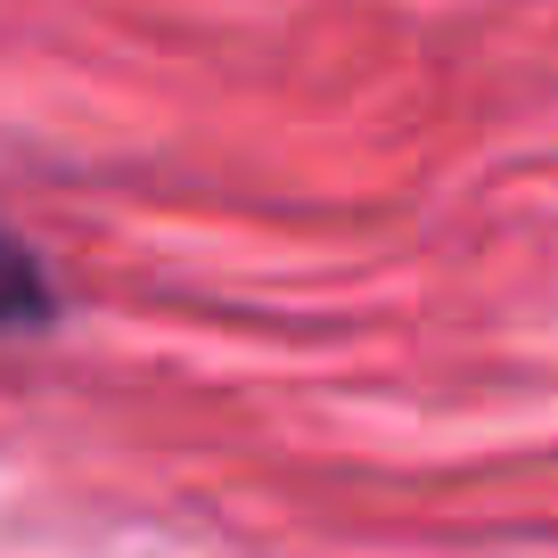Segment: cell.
Masks as SVG:
<instances>
[{
  "label": "cell",
  "instance_id": "1",
  "mask_svg": "<svg viewBox=\"0 0 558 558\" xmlns=\"http://www.w3.org/2000/svg\"><path fill=\"white\" fill-rule=\"evenodd\" d=\"M58 279H50V263L34 255L25 239H9L0 230V337H41L58 320Z\"/></svg>",
  "mask_w": 558,
  "mask_h": 558
}]
</instances>
